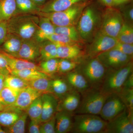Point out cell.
I'll return each instance as SVG.
<instances>
[{
    "label": "cell",
    "mask_w": 133,
    "mask_h": 133,
    "mask_svg": "<svg viewBox=\"0 0 133 133\" xmlns=\"http://www.w3.org/2000/svg\"><path fill=\"white\" fill-rule=\"evenodd\" d=\"M28 115L25 111L23 112L19 119L10 127H6V133H23L25 132V127Z\"/></svg>",
    "instance_id": "cell-36"
},
{
    "label": "cell",
    "mask_w": 133,
    "mask_h": 133,
    "mask_svg": "<svg viewBox=\"0 0 133 133\" xmlns=\"http://www.w3.org/2000/svg\"><path fill=\"white\" fill-rule=\"evenodd\" d=\"M5 78V76L2 74H0V92L4 87Z\"/></svg>",
    "instance_id": "cell-50"
},
{
    "label": "cell",
    "mask_w": 133,
    "mask_h": 133,
    "mask_svg": "<svg viewBox=\"0 0 133 133\" xmlns=\"http://www.w3.org/2000/svg\"><path fill=\"white\" fill-rule=\"evenodd\" d=\"M35 4L39 7L42 6L48 0H31Z\"/></svg>",
    "instance_id": "cell-51"
},
{
    "label": "cell",
    "mask_w": 133,
    "mask_h": 133,
    "mask_svg": "<svg viewBox=\"0 0 133 133\" xmlns=\"http://www.w3.org/2000/svg\"><path fill=\"white\" fill-rule=\"evenodd\" d=\"M118 41L116 38L104 34L100 31L95 34L88 50V53L92 57H96L100 53L111 49Z\"/></svg>",
    "instance_id": "cell-12"
},
{
    "label": "cell",
    "mask_w": 133,
    "mask_h": 133,
    "mask_svg": "<svg viewBox=\"0 0 133 133\" xmlns=\"http://www.w3.org/2000/svg\"><path fill=\"white\" fill-rule=\"evenodd\" d=\"M77 65L72 59L58 58L57 72L63 74L68 73L75 69Z\"/></svg>",
    "instance_id": "cell-39"
},
{
    "label": "cell",
    "mask_w": 133,
    "mask_h": 133,
    "mask_svg": "<svg viewBox=\"0 0 133 133\" xmlns=\"http://www.w3.org/2000/svg\"><path fill=\"white\" fill-rule=\"evenodd\" d=\"M133 63L131 61L119 69H107L99 87L103 91L109 94L119 93L126 79L133 72Z\"/></svg>",
    "instance_id": "cell-3"
},
{
    "label": "cell",
    "mask_w": 133,
    "mask_h": 133,
    "mask_svg": "<svg viewBox=\"0 0 133 133\" xmlns=\"http://www.w3.org/2000/svg\"><path fill=\"white\" fill-rule=\"evenodd\" d=\"M87 0H50L40 7L39 12H58L65 10L78 3Z\"/></svg>",
    "instance_id": "cell-18"
},
{
    "label": "cell",
    "mask_w": 133,
    "mask_h": 133,
    "mask_svg": "<svg viewBox=\"0 0 133 133\" xmlns=\"http://www.w3.org/2000/svg\"><path fill=\"white\" fill-rule=\"evenodd\" d=\"M81 53V48L77 44L71 45H58L57 58L73 59Z\"/></svg>",
    "instance_id": "cell-24"
},
{
    "label": "cell",
    "mask_w": 133,
    "mask_h": 133,
    "mask_svg": "<svg viewBox=\"0 0 133 133\" xmlns=\"http://www.w3.org/2000/svg\"><path fill=\"white\" fill-rule=\"evenodd\" d=\"M133 88V72H132L126 79L122 89H130V88Z\"/></svg>",
    "instance_id": "cell-47"
},
{
    "label": "cell",
    "mask_w": 133,
    "mask_h": 133,
    "mask_svg": "<svg viewBox=\"0 0 133 133\" xmlns=\"http://www.w3.org/2000/svg\"><path fill=\"white\" fill-rule=\"evenodd\" d=\"M111 49L117 50L125 55L133 56V44L118 42Z\"/></svg>",
    "instance_id": "cell-42"
},
{
    "label": "cell",
    "mask_w": 133,
    "mask_h": 133,
    "mask_svg": "<svg viewBox=\"0 0 133 133\" xmlns=\"http://www.w3.org/2000/svg\"><path fill=\"white\" fill-rule=\"evenodd\" d=\"M129 110H133V88L123 89L118 94Z\"/></svg>",
    "instance_id": "cell-40"
},
{
    "label": "cell",
    "mask_w": 133,
    "mask_h": 133,
    "mask_svg": "<svg viewBox=\"0 0 133 133\" xmlns=\"http://www.w3.org/2000/svg\"><path fill=\"white\" fill-rule=\"evenodd\" d=\"M56 132L66 133L71 132L73 127V113L64 111H58L55 115Z\"/></svg>",
    "instance_id": "cell-17"
},
{
    "label": "cell",
    "mask_w": 133,
    "mask_h": 133,
    "mask_svg": "<svg viewBox=\"0 0 133 133\" xmlns=\"http://www.w3.org/2000/svg\"><path fill=\"white\" fill-rule=\"evenodd\" d=\"M82 98L75 114L99 115L102 107L110 94L103 91L100 87H91L82 93Z\"/></svg>",
    "instance_id": "cell-2"
},
{
    "label": "cell",
    "mask_w": 133,
    "mask_h": 133,
    "mask_svg": "<svg viewBox=\"0 0 133 133\" xmlns=\"http://www.w3.org/2000/svg\"><path fill=\"white\" fill-rule=\"evenodd\" d=\"M116 38L118 42L133 44V28L132 24L124 21Z\"/></svg>",
    "instance_id": "cell-34"
},
{
    "label": "cell",
    "mask_w": 133,
    "mask_h": 133,
    "mask_svg": "<svg viewBox=\"0 0 133 133\" xmlns=\"http://www.w3.org/2000/svg\"><path fill=\"white\" fill-rule=\"evenodd\" d=\"M57 45L49 40L40 42V56L41 61L57 58Z\"/></svg>",
    "instance_id": "cell-26"
},
{
    "label": "cell",
    "mask_w": 133,
    "mask_h": 133,
    "mask_svg": "<svg viewBox=\"0 0 133 133\" xmlns=\"http://www.w3.org/2000/svg\"><path fill=\"white\" fill-rule=\"evenodd\" d=\"M107 121L98 115L76 114L71 132L75 133H104Z\"/></svg>",
    "instance_id": "cell-5"
},
{
    "label": "cell",
    "mask_w": 133,
    "mask_h": 133,
    "mask_svg": "<svg viewBox=\"0 0 133 133\" xmlns=\"http://www.w3.org/2000/svg\"><path fill=\"white\" fill-rule=\"evenodd\" d=\"M39 16L38 29L34 38L39 42L46 40L48 36L55 33V26L45 17Z\"/></svg>",
    "instance_id": "cell-21"
},
{
    "label": "cell",
    "mask_w": 133,
    "mask_h": 133,
    "mask_svg": "<svg viewBox=\"0 0 133 133\" xmlns=\"http://www.w3.org/2000/svg\"><path fill=\"white\" fill-rule=\"evenodd\" d=\"M128 0H112L113 6L123 5L126 3Z\"/></svg>",
    "instance_id": "cell-48"
},
{
    "label": "cell",
    "mask_w": 133,
    "mask_h": 133,
    "mask_svg": "<svg viewBox=\"0 0 133 133\" xmlns=\"http://www.w3.org/2000/svg\"><path fill=\"white\" fill-rule=\"evenodd\" d=\"M4 108V107L0 103V111H3Z\"/></svg>",
    "instance_id": "cell-53"
},
{
    "label": "cell",
    "mask_w": 133,
    "mask_h": 133,
    "mask_svg": "<svg viewBox=\"0 0 133 133\" xmlns=\"http://www.w3.org/2000/svg\"><path fill=\"white\" fill-rule=\"evenodd\" d=\"M107 69H118L132 61V56L124 54L117 50L111 49L96 57Z\"/></svg>",
    "instance_id": "cell-10"
},
{
    "label": "cell",
    "mask_w": 133,
    "mask_h": 133,
    "mask_svg": "<svg viewBox=\"0 0 133 133\" xmlns=\"http://www.w3.org/2000/svg\"><path fill=\"white\" fill-rule=\"evenodd\" d=\"M42 110L41 123L45 122L52 118L58 111L57 99L51 93L43 94L41 95Z\"/></svg>",
    "instance_id": "cell-15"
},
{
    "label": "cell",
    "mask_w": 133,
    "mask_h": 133,
    "mask_svg": "<svg viewBox=\"0 0 133 133\" xmlns=\"http://www.w3.org/2000/svg\"><path fill=\"white\" fill-rule=\"evenodd\" d=\"M46 40L51 41L58 45H71L78 43L66 36L55 33L48 36Z\"/></svg>",
    "instance_id": "cell-38"
},
{
    "label": "cell",
    "mask_w": 133,
    "mask_h": 133,
    "mask_svg": "<svg viewBox=\"0 0 133 133\" xmlns=\"http://www.w3.org/2000/svg\"><path fill=\"white\" fill-rule=\"evenodd\" d=\"M11 71L7 60L2 52H0V74L6 76L10 74Z\"/></svg>",
    "instance_id": "cell-43"
},
{
    "label": "cell",
    "mask_w": 133,
    "mask_h": 133,
    "mask_svg": "<svg viewBox=\"0 0 133 133\" xmlns=\"http://www.w3.org/2000/svg\"><path fill=\"white\" fill-rule=\"evenodd\" d=\"M39 22V16L36 14H17L7 22L8 33L15 35L22 40L33 38Z\"/></svg>",
    "instance_id": "cell-1"
},
{
    "label": "cell",
    "mask_w": 133,
    "mask_h": 133,
    "mask_svg": "<svg viewBox=\"0 0 133 133\" xmlns=\"http://www.w3.org/2000/svg\"><path fill=\"white\" fill-rule=\"evenodd\" d=\"M29 86L28 81L10 74L5 76L4 87L16 90L21 91Z\"/></svg>",
    "instance_id": "cell-31"
},
{
    "label": "cell",
    "mask_w": 133,
    "mask_h": 133,
    "mask_svg": "<svg viewBox=\"0 0 133 133\" xmlns=\"http://www.w3.org/2000/svg\"><path fill=\"white\" fill-rule=\"evenodd\" d=\"M42 94L34 88L28 87L20 92L15 103L8 107L22 111H26L31 103Z\"/></svg>",
    "instance_id": "cell-14"
},
{
    "label": "cell",
    "mask_w": 133,
    "mask_h": 133,
    "mask_svg": "<svg viewBox=\"0 0 133 133\" xmlns=\"http://www.w3.org/2000/svg\"><path fill=\"white\" fill-rule=\"evenodd\" d=\"M88 3L86 1L77 3L63 11L48 13L39 12L36 14L48 17L55 26H75Z\"/></svg>",
    "instance_id": "cell-4"
},
{
    "label": "cell",
    "mask_w": 133,
    "mask_h": 133,
    "mask_svg": "<svg viewBox=\"0 0 133 133\" xmlns=\"http://www.w3.org/2000/svg\"><path fill=\"white\" fill-rule=\"evenodd\" d=\"M55 33L66 36L72 41L77 43L79 42L81 39L77 28L74 26H55Z\"/></svg>",
    "instance_id": "cell-35"
},
{
    "label": "cell",
    "mask_w": 133,
    "mask_h": 133,
    "mask_svg": "<svg viewBox=\"0 0 133 133\" xmlns=\"http://www.w3.org/2000/svg\"><path fill=\"white\" fill-rule=\"evenodd\" d=\"M58 58L42 61L39 65L42 71L47 75H52L57 72Z\"/></svg>",
    "instance_id": "cell-37"
},
{
    "label": "cell",
    "mask_w": 133,
    "mask_h": 133,
    "mask_svg": "<svg viewBox=\"0 0 133 133\" xmlns=\"http://www.w3.org/2000/svg\"><path fill=\"white\" fill-rule=\"evenodd\" d=\"M66 79L72 89L81 94L91 87L84 76L78 70H72L67 73Z\"/></svg>",
    "instance_id": "cell-19"
},
{
    "label": "cell",
    "mask_w": 133,
    "mask_h": 133,
    "mask_svg": "<svg viewBox=\"0 0 133 133\" xmlns=\"http://www.w3.org/2000/svg\"><path fill=\"white\" fill-rule=\"evenodd\" d=\"M2 52L7 60L10 68L12 71L21 70L26 69H33L42 71L39 65L35 64L33 62L14 57L2 51Z\"/></svg>",
    "instance_id": "cell-22"
},
{
    "label": "cell",
    "mask_w": 133,
    "mask_h": 133,
    "mask_svg": "<svg viewBox=\"0 0 133 133\" xmlns=\"http://www.w3.org/2000/svg\"><path fill=\"white\" fill-rule=\"evenodd\" d=\"M127 108L125 104L118 94H112L106 100L99 115L103 119L109 121Z\"/></svg>",
    "instance_id": "cell-11"
},
{
    "label": "cell",
    "mask_w": 133,
    "mask_h": 133,
    "mask_svg": "<svg viewBox=\"0 0 133 133\" xmlns=\"http://www.w3.org/2000/svg\"><path fill=\"white\" fill-rule=\"evenodd\" d=\"M81 93L72 89L62 97L58 103V111L64 110L73 113L77 109L81 99Z\"/></svg>",
    "instance_id": "cell-16"
},
{
    "label": "cell",
    "mask_w": 133,
    "mask_h": 133,
    "mask_svg": "<svg viewBox=\"0 0 133 133\" xmlns=\"http://www.w3.org/2000/svg\"><path fill=\"white\" fill-rule=\"evenodd\" d=\"M42 110V102L41 96L31 103L26 109V112L31 120L36 121L41 123Z\"/></svg>",
    "instance_id": "cell-32"
},
{
    "label": "cell",
    "mask_w": 133,
    "mask_h": 133,
    "mask_svg": "<svg viewBox=\"0 0 133 133\" xmlns=\"http://www.w3.org/2000/svg\"><path fill=\"white\" fill-rule=\"evenodd\" d=\"M22 111L13 108L4 107L0 111V125L5 127L12 125L19 119L22 113Z\"/></svg>",
    "instance_id": "cell-23"
},
{
    "label": "cell",
    "mask_w": 133,
    "mask_h": 133,
    "mask_svg": "<svg viewBox=\"0 0 133 133\" xmlns=\"http://www.w3.org/2000/svg\"><path fill=\"white\" fill-rule=\"evenodd\" d=\"M5 132L4 130L2 129V128L1 126L0 125V133H5Z\"/></svg>",
    "instance_id": "cell-52"
},
{
    "label": "cell",
    "mask_w": 133,
    "mask_h": 133,
    "mask_svg": "<svg viewBox=\"0 0 133 133\" xmlns=\"http://www.w3.org/2000/svg\"><path fill=\"white\" fill-rule=\"evenodd\" d=\"M16 3L17 14H37L40 11V7L31 0H15Z\"/></svg>",
    "instance_id": "cell-29"
},
{
    "label": "cell",
    "mask_w": 133,
    "mask_h": 133,
    "mask_svg": "<svg viewBox=\"0 0 133 133\" xmlns=\"http://www.w3.org/2000/svg\"><path fill=\"white\" fill-rule=\"evenodd\" d=\"M29 86L42 93H52L51 80L47 77H42L28 81Z\"/></svg>",
    "instance_id": "cell-33"
},
{
    "label": "cell",
    "mask_w": 133,
    "mask_h": 133,
    "mask_svg": "<svg viewBox=\"0 0 133 133\" xmlns=\"http://www.w3.org/2000/svg\"><path fill=\"white\" fill-rule=\"evenodd\" d=\"M51 88L52 93L60 98L72 89L66 80L60 78L51 80Z\"/></svg>",
    "instance_id": "cell-28"
},
{
    "label": "cell",
    "mask_w": 133,
    "mask_h": 133,
    "mask_svg": "<svg viewBox=\"0 0 133 133\" xmlns=\"http://www.w3.org/2000/svg\"><path fill=\"white\" fill-rule=\"evenodd\" d=\"M40 42L33 37L23 40L21 46L16 58L33 62L39 58Z\"/></svg>",
    "instance_id": "cell-13"
},
{
    "label": "cell",
    "mask_w": 133,
    "mask_h": 133,
    "mask_svg": "<svg viewBox=\"0 0 133 133\" xmlns=\"http://www.w3.org/2000/svg\"><path fill=\"white\" fill-rule=\"evenodd\" d=\"M103 5L108 7H112L113 6L112 0H99Z\"/></svg>",
    "instance_id": "cell-49"
},
{
    "label": "cell",
    "mask_w": 133,
    "mask_h": 133,
    "mask_svg": "<svg viewBox=\"0 0 133 133\" xmlns=\"http://www.w3.org/2000/svg\"><path fill=\"white\" fill-rule=\"evenodd\" d=\"M100 20L99 13L95 8L88 6L85 8L76 28L81 39L87 41L92 37Z\"/></svg>",
    "instance_id": "cell-6"
},
{
    "label": "cell",
    "mask_w": 133,
    "mask_h": 133,
    "mask_svg": "<svg viewBox=\"0 0 133 133\" xmlns=\"http://www.w3.org/2000/svg\"><path fill=\"white\" fill-rule=\"evenodd\" d=\"M10 74L19 77L27 81H32L48 76L43 72L33 69H26L21 70H12Z\"/></svg>",
    "instance_id": "cell-27"
},
{
    "label": "cell",
    "mask_w": 133,
    "mask_h": 133,
    "mask_svg": "<svg viewBox=\"0 0 133 133\" xmlns=\"http://www.w3.org/2000/svg\"><path fill=\"white\" fill-rule=\"evenodd\" d=\"M133 111L127 108L107 122L104 133H133Z\"/></svg>",
    "instance_id": "cell-9"
},
{
    "label": "cell",
    "mask_w": 133,
    "mask_h": 133,
    "mask_svg": "<svg viewBox=\"0 0 133 133\" xmlns=\"http://www.w3.org/2000/svg\"><path fill=\"white\" fill-rule=\"evenodd\" d=\"M121 14L123 18L126 19V22L131 23L133 21V9L132 6L128 7L124 9Z\"/></svg>",
    "instance_id": "cell-45"
},
{
    "label": "cell",
    "mask_w": 133,
    "mask_h": 133,
    "mask_svg": "<svg viewBox=\"0 0 133 133\" xmlns=\"http://www.w3.org/2000/svg\"><path fill=\"white\" fill-rule=\"evenodd\" d=\"M40 133H56V119L55 116L48 121L41 123Z\"/></svg>",
    "instance_id": "cell-41"
},
{
    "label": "cell",
    "mask_w": 133,
    "mask_h": 133,
    "mask_svg": "<svg viewBox=\"0 0 133 133\" xmlns=\"http://www.w3.org/2000/svg\"><path fill=\"white\" fill-rule=\"evenodd\" d=\"M21 91L4 87L0 92V103L4 107L11 105L15 102Z\"/></svg>",
    "instance_id": "cell-30"
},
{
    "label": "cell",
    "mask_w": 133,
    "mask_h": 133,
    "mask_svg": "<svg viewBox=\"0 0 133 133\" xmlns=\"http://www.w3.org/2000/svg\"><path fill=\"white\" fill-rule=\"evenodd\" d=\"M8 33L7 22H0V47L6 39Z\"/></svg>",
    "instance_id": "cell-44"
},
{
    "label": "cell",
    "mask_w": 133,
    "mask_h": 133,
    "mask_svg": "<svg viewBox=\"0 0 133 133\" xmlns=\"http://www.w3.org/2000/svg\"><path fill=\"white\" fill-rule=\"evenodd\" d=\"M17 12L15 0H0V22H7Z\"/></svg>",
    "instance_id": "cell-25"
},
{
    "label": "cell",
    "mask_w": 133,
    "mask_h": 133,
    "mask_svg": "<svg viewBox=\"0 0 133 133\" xmlns=\"http://www.w3.org/2000/svg\"><path fill=\"white\" fill-rule=\"evenodd\" d=\"M124 22L121 12L108 7L104 14L100 31L107 35L116 38Z\"/></svg>",
    "instance_id": "cell-8"
},
{
    "label": "cell",
    "mask_w": 133,
    "mask_h": 133,
    "mask_svg": "<svg viewBox=\"0 0 133 133\" xmlns=\"http://www.w3.org/2000/svg\"><path fill=\"white\" fill-rule=\"evenodd\" d=\"M41 123L35 120H31L29 125V132L40 133V127Z\"/></svg>",
    "instance_id": "cell-46"
},
{
    "label": "cell",
    "mask_w": 133,
    "mask_h": 133,
    "mask_svg": "<svg viewBox=\"0 0 133 133\" xmlns=\"http://www.w3.org/2000/svg\"><path fill=\"white\" fill-rule=\"evenodd\" d=\"M22 40L15 35L8 33L6 39L1 45L2 52L16 57L21 49Z\"/></svg>",
    "instance_id": "cell-20"
},
{
    "label": "cell",
    "mask_w": 133,
    "mask_h": 133,
    "mask_svg": "<svg viewBox=\"0 0 133 133\" xmlns=\"http://www.w3.org/2000/svg\"><path fill=\"white\" fill-rule=\"evenodd\" d=\"M107 70L104 65L95 57L85 62L78 71L84 76L91 87H99Z\"/></svg>",
    "instance_id": "cell-7"
}]
</instances>
